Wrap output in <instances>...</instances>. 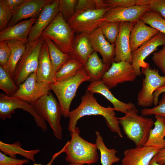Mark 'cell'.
Segmentation results:
<instances>
[{
    "instance_id": "cell-42",
    "label": "cell",
    "mask_w": 165,
    "mask_h": 165,
    "mask_svg": "<svg viewBox=\"0 0 165 165\" xmlns=\"http://www.w3.org/2000/svg\"><path fill=\"white\" fill-rule=\"evenodd\" d=\"M149 10L157 13L165 19V0H149Z\"/></svg>"
},
{
    "instance_id": "cell-21",
    "label": "cell",
    "mask_w": 165,
    "mask_h": 165,
    "mask_svg": "<svg viewBox=\"0 0 165 165\" xmlns=\"http://www.w3.org/2000/svg\"><path fill=\"white\" fill-rule=\"evenodd\" d=\"M159 32L148 26L140 19L134 24L130 33V42L132 52L150 39Z\"/></svg>"
},
{
    "instance_id": "cell-26",
    "label": "cell",
    "mask_w": 165,
    "mask_h": 165,
    "mask_svg": "<svg viewBox=\"0 0 165 165\" xmlns=\"http://www.w3.org/2000/svg\"><path fill=\"white\" fill-rule=\"evenodd\" d=\"M155 118L154 127L150 130L144 145L161 149L165 147V118L158 116Z\"/></svg>"
},
{
    "instance_id": "cell-38",
    "label": "cell",
    "mask_w": 165,
    "mask_h": 165,
    "mask_svg": "<svg viewBox=\"0 0 165 165\" xmlns=\"http://www.w3.org/2000/svg\"><path fill=\"white\" fill-rule=\"evenodd\" d=\"M14 12L5 4L3 0H0V31L6 28L11 20Z\"/></svg>"
},
{
    "instance_id": "cell-47",
    "label": "cell",
    "mask_w": 165,
    "mask_h": 165,
    "mask_svg": "<svg viewBox=\"0 0 165 165\" xmlns=\"http://www.w3.org/2000/svg\"><path fill=\"white\" fill-rule=\"evenodd\" d=\"M65 145L63 148L59 151L54 154L52 156V159L50 162L46 165H43L41 164H37L34 163L33 165H52L54 160L56 158L62 153L64 152L65 149Z\"/></svg>"
},
{
    "instance_id": "cell-8",
    "label": "cell",
    "mask_w": 165,
    "mask_h": 165,
    "mask_svg": "<svg viewBox=\"0 0 165 165\" xmlns=\"http://www.w3.org/2000/svg\"><path fill=\"white\" fill-rule=\"evenodd\" d=\"M110 8L76 10L66 21L75 32L90 34L105 21L104 15Z\"/></svg>"
},
{
    "instance_id": "cell-5",
    "label": "cell",
    "mask_w": 165,
    "mask_h": 165,
    "mask_svg": "<svg viewBox=\"0 0 165 165\" xmlns=\"http://www.w3.org/2000/svg\"><path fill=\"white\" fill-rule=\"evenodd\" d=\"M75 33L59 12L40 37L51 40L63 52L71 55Z\"/></svg>"
},
{
    "instance_id": "cell-30",
    "label": "cell",
    "mask_w": 165,
    "mask_h": 165,
    "mask_svg": "<svg viewBox=\"0 0 165 165\" xmlns=\"http://www.w3.org/2000/svg\"><path fill=\"white\" fill-rule=\"evenodd\" d=\"M96 144L100 153L101 162L102 165H112L120 160L119 157L116 156L117 151L114 148L108 149L105 145L103 138L100 133L96 131Z\"/></svg>"
},
{
    "instance_id": "cell-40",
    "label": "cell",
    "mask_w": 165,
    "mask_h": 165,
    "mask_svg": "<svg viewBox=\"0 0 165 165\" xmlns=\"http://www.w3.org/2000/svg\"><path fill=\"white\" fill-rule=\"evenodd\" d=\"M11 54V51L7 41L0 42V65L4 67L8 62Z\"/></svg>"
},
{
    "instance_id": "cell-45",
    "label": "cell",
    "mask_w": 165,
    "mask_h": 165,
    "mask_svg": "<svg viewBox=\"0 0 165 165\" xmlns=\"http://www.w3.org/2000/svg\"><path fill=\"white\" fill-rule=\"evenodd\" d=\"M161 165H165V147L159 150L151 160Z\"/></svg>"
},
{
    "instance_id": "cell-12",
    "label": "cell",
    "mask_w": 165,
    "mask_h": 165,
    "mask_svg": "<svg viewBox=\"0 0 165 165\" xmlns=\"http://www.w3.org/2000/svg\"><path fill=\"white\" fill-rule=\"evenodd\" d=\"M36 72L31 74L19 86L17 91L13 97L31 104L50 92V84L37 81Z\"/></svg>"
},
{
    "instance_id": "cell-19",
    "label": "cell",
    "mask_w": 165,
    "mask_h": 165,
    "mask_svg": "<svg viewBox=\"0 0 165 165\" xmlns=\"http://www.w3.org/2000/svg\"><path fill=\"white\" fill-rule=\"evenodd\" d=\"M50 0H27L16 10L7 27L18 23L22 20L28 18H35L38 16L44 7L50 2Z\"/></svg>"
},
{
    "instance_id": "cell-18",
    "label": "cell",
    "mask_w": 165,
    "mask_h": 165,
    "mask_svg": "<svg viewBox=\"0 0 165 165\" xmlns=\"http://www.w3.org/2000/svg\"><path fill=\"white\" fill-rule=\"evenodd\" d=\"M89 38L94 51L100 54L105 64L111 66L115 56V44H111L105 38L100 27L91 32Z\"/></svg>"
},
{
    "instance_id": "cell-20",
    "label": "cell",
    "mask_w": 165,
    "mask_h": 165,
    "mask_svg": "<svg viewBox=\"0 0 165 165\" xmlns=\"http://www.w3.org/2000/svg\"><path fill=\"white\" fill-rule=\"evenodd\" d=\"M36 20L31 18L7 27L0 32V41L16 40L28 42L30 30Z\"/></svg>"
},
{
    "instance_id": "cell-37",
    "label": "cell",
    "mask_w": 165,
    "mask_h": 165,
    "mask_svg": "<svg viewBox=\"0 0 165 165\" xmlns=\"http://www.w3.org/2000/svg\"><path fill=\"white\" fill-rule=\"evenodd\" d=\"M141 113L144 116L154 115L165 118V93H163L162 98L156 106L151 108H143Z\"/></svg>"
},
{
    "instance_id": "cell-33",
    "label": "cell",
    "mask_w": 165,
    "mask_h": 165,
    "mask_svg": "<svg viewBox=\"0 0 165 165\" xmlns=\"http://www.w3.org/2000/svg\"><path fill=\"white\" fill-rule=\"evenodd\" d=\"M140 20L165 35V19L159 13L149 10L142 15Z\"/></svg>"
},
{
    "instance_id": "cell-23",
    "label": "cell",
    "mask_w": 165,
    "mask_h": 165,
    "mask_svg": "<svg viewBox=\"0 0 165 165\" xmlns=\"http://www.w3.org/2000/svg\"><path fill=\"white\" fill-rule=\"evenodd\" d=\"M89 34L81 33L75 36L72 45L71 56L83 65L94 51L89 41Z\"/></svg>"
},
{
    "instance_id": "cell-49",
    "label": "cell",
    "mask_w": 165,
    "mask_h": 165,
    "mask_svg": "<svg viewBox=\"0 0 165 165\" xmlns=\"http://www.w3.org/2000/svg\"><path fill=\"white\" fill-rule=\"evenodd\" d=\"M68 165H77L74 164H72L69 163L68 164Z\"/></svg>"
},
{
    "instance_id": "cell-22",
    "label": "cell",
    "mask_w": 165,
    "mask_h": 165,
    "mask_svg": "<svg viewBox=\"0 0 165 165\" xmlns=\"http://www.w3.org/2000/svg\"><path fill=\"white\" fill-rule=\"evenodd\" d=\"M36 79L38 82L49 84L55 81V75L49 56L48 46L44 40L40 53Z\"/></svg>"
},
{
    "instance_id": "cell-14",
    "label": "cell",
    "mask_w": 165,
    "mask_h": 165,
    "mask_svg": "<svg viewBox=\"0 0 165 165\" xmlns=\"http://www.w3.org/2000/svg\"><path fill=\"white\" fill-rule=\"evenodd\" d=\"M59 12V0H51L46 4L31 28L28 42H31L38 39L42 32Z\"/></svg>"
},
{
    "instance_id": "cell-10",
    "label": "cell",
    "mask_w": 165,
    "mask_h": 165,
    "mask_svg": "<svg viewBox=\"0 0 165 165\" xmlns=\"http://www.w3.org/2000/svg\"><path fill=\"white\" fill-rule=\"evenodd\" d=\"M18 108L28 112L33 116L37 126L41 128L43 132L47 130L46 121L31 104L19 98L0 93V118L1 120H4L10 118L12 114Z\"/></svg>"
},
{
    "instance_id": "cell-29",
    "label": "cell",
    "mask_w": 165,
    "mask_h": 165,
    "mask_svg": "<svg viewBox=\"0 0 165 165\" xmlns=\"http://www.w3.org/2000/svg\"><path fill=\"white\" fill-rule=\"evenodd\" d=\"M44 39L48 46L49 56L55 75L56 73L72 56L70 54L63 52L51 40Z\"/></svg>"
},
{
    "instance_id": "cell-46",
    "label": "cell",
    "mask_w": 165,
    "mask_h": 165,
    "mask_svg": "<svg viewBox=\"0 0 165 165\" xmlns=\"http://www.w3.org/2000/svg\"><path fill=\"white\" fill-rule=\"evenodd\" d=\"M165 93V85L157 89L154 92V105L156 106L159 102V97L160 95L162 93Z\"/></svg>"
},
{
    "instance_id": "cell-16",
    "label": "cell",
    "mask_w": 165,
    "mask_h": 165,
    "mask_svg": "<svg viewBox=\"0 0 165 165\" xmlns=\"http://www.w3.org/2000/svg\"><path fill=\"white\" fill-rule=\"evenodd\" d=\"M149 10V5L134 6L128 7H116L109 9L104 17L108 22H128L134 24Z\"/></svg>"
},
{
    "instance_id": "cell-25",
    "label": "cell",
    "mask_w": 165,
    "mask_h": 165,
    "mask_svg": "<svg viewBox=\"0 0 165 165\" xmlns=\"http://www.w3.org/2000/svg\"><path fill=\"white\" fill-rule=\"evenodd\" d=\"M111 66L105 64L94 51L90 56L84 68L91 82L101 81L102 78Z\"/></svg>"
},
{
    "instance_id": "cell-4",
    "label": "cell",
    "mask_w": 165,
    "mask_h": 165,
    "mask_svg": "<svg viewBox=\"0 0 165 165\" xmlns=\"http://www.w3.org/2000/svg\"><path fill=\"white\" fill-rule=\"evenodd\" d=\"M89 81L90 78L82 67L72 78L61 82L55 81L49 85L50 90L58 98L64 117H68L71 104L79 87L82 82Z\"/></svg>"
},
{
    "instance_id": "cell-27",
    "label": "cell",
    "mask_w": 165,
    "mask_h": 165,
    "mask_svg": "<svg viewBox=\"0 0 165 165\" xmlns=\"http://www.w3.org/2000/svg\"><path fill=\"white\" fill-rule=\"evenodd\" d=\"M27 42L16 40L7 41L11 54L8 62L3 67L7 70L13 78L16 65L25 50Z\"/></svg>"
},
{
    "instance_id": "cell-34",
    "label": "cell",
    "mask_w": 165,
    "mask_h": 165,
    "mask_svg": "<svg viewBox=\"0 0 165 165\" xmlns=\"http://www.w3.org/2000/svg\"><path fill=\"white\" fill-rule=\"evenodd\" d=\"M99 27L105 38L111 44H115L119 31V22L105 21Z\"/></svg>"
},
{
    "instance_id": "cell-2",
    "label": "cell",
    "mask_w": 165,
    "mask_h": 165,
    "mask_svg": "<svg viewBox=\"0 0 165 165\" xmlns=\"http://www.w3.org/2000/svg\"><path fill=\"white\" fill-rule=\"evenodd\" d=\"M80 130L76 127L70 132L71 139L65 144L64 152L66 161L77 165H90L97 162L99 159L96 143L89 142L80 136Z\"/></svg>"
},
{
    "instance_id": "cell-6",
    "label": "cell",
    "mask_w": 165,
    "mask_h": 165,
    "mask_svg": "<svg viewBox=\"0 0 165 165\" xmlns=\"http://www.w3.org/2000/svg\"><path fill=\"white\" fill-rule=\"evenodd\" d=\"M44 39L28 42L25 50L16 66L13 79L18 86L32 73L37 72L40 53Z\"/></svg>"
},
{
    "instance_id": "cell-24",
    "label": "cell",
    "mask_w": 165,
    "mask_h": 165,
    "mask_svg": "<svg viewBox=\"0 0 165 165\" xmlns=\"http://www.w3.org/2000/svg\"><path fill=\"white\" fill-rule=\"evenodd\" d=\"M87 90L92 94L98 93L105 97L113 105L115 111L125 114L131 107L133 103H126L117 99L110 89L101 81L91 82Z\"/></svg>"
},
{
    "instance_id": "cell-35",
    "label": "cell",
    "mask_w": 165,
    "mask_h": 165,
    "mask_svg": "<svg viewBox=\"0 0 165 165\" xmlns=\"http://www.w3.org/2000/svg\"><path fill=\"white\" fill-rule=\"evenodd\" d=\"M78 1V0H59V12L66 21L74 14Z\"/></svg>"
},
{
    "instance_id": "cell-48",
    "label": "cell",
    "mask_w": 165,
    "mask_h": 165,
    "mask_svg": "<svg viewBox=\"0 0 165 165\" xmlns=\"http://www.w3.org/2000/svg\"><path fill=\"white\" fill-rule=\"evenodd\" d=\"M150 164L151 165H161L154 161H151V162Z\"/></svg>"
},
{
    "instance_id": "cell-1",
    "label": "cell",
    "mask_w": 165,
    "mask_h": 165,
    "mask_svg": "<svg viewBox=\"0 0 165 165\" xmlns=\"http://www.w3.org/2000/svg\"><path fill=\"white\" fill-rule=\"evenodd\" d=\"M93 94L86 90L81 98L79 105L70 112L68 116V131L71 132L75 129L77 121L81 118L87 116L100 115L105 118L107 127L112 132L117 134L119 137L123 138L114 108L111 106L105 107L101 105Z\"/></svg>"
},
{
    "instance_id": "cell-13",
    "label": "cell",
    "mask_w": 165,
    "mask_h": 165,
    "mask_svg": "<svg viewBox=\"0 0 165 165\" xmlns=\"http://www.w3.org/2000/svg\"><path fill=\"white\" fill-rule=\"evenodd\" d=\"M165 45V35L159 32L150 39L132 52L131 65L137 76L142 74L141 68L147 63L145 59L161 46Z\"/></svg>"
},
{
    "instance_id": "cell-7",
    "label": "cell",
    "mask_w": 165,
    "mask_h": 165,
    "mask_svg": "<svg viewBox=\"0 0 165 165\" xmlns=\"http://www.w3.org/2000/svg\"><path fill=\"white\" fill-rule=\"evenodd\" d=\"M39 115L47 121L58 139L62 138L61 124L62 112L60 104L50 92L31 104Z\"/></svg>"
},
{
    "instance_id": "cell-17",
    "label": "cell",
    "mask_w": 165,
    "mask_h": 165,
    "mask_svg": "<svg viewBox=\"0 0 165 165\" xmlns=\"http://www.w3.org/2000/svg\"><path fill=\"white\" fill-rule=\"evenodd\" d=\"M145 145L125 150L121 165H151V162L160 150Z\"/></svg>"
},
{
    "instance_id": "cell-15",
    "label": "cell",
    "mask_w": 165,
    "mask_h": 165,
    "mask_svg": "<svg viewBox=\"0 0 165 165\" xmlns=\"http://www.w3.org/2000/svg\"><path fill=\"white\" fill-rule=\"evenodd\" d=\"M134 24L128 22H119V31L115 43V56L113 62L125 61L131 64L132 55L130 37Z\"/></svg>"
},
{
    "instance_id": "cell-32",
    "label": "cell",
    "mask_w": 165,
    "mask_h": 165,
    "mask_svg": "<svg viewBox=\"0 0 165 165\" xmlns=\"http://www.w3.org/2000/svg\"><path fill=\"white\" fill-rule=\"evenodd\" d=\"M0 89L6 94L13 97L17 91L19 86L7 70L0 65Z\"/></svg>"
},
{
    "instance_id": "cell-28",
    "label": "cell",
    "mask_w": 165,
    "mask_h": 165,
    "mask_svg": "<svg viewBox=\"0 0 165 165\" xmlns=\"http://www.w3.org/2000/svg\"><path fill=\"white\" fill-rule=\"evenodd\" d=\"M1 151L6 155L16 158V155L19 154L35 162L34 156L40 152L39 149L30 150H25L21 148L20 142L16 141L12 144L6 143L0 141Z\"/></svg>"
},
{
    "instance_id": "cell-9",
    "label": "cell",
    "mask_w": 165,
    "mask_h": 165,
    "mask_svg": "<svg viewBox=\"0 0 165 165\" xmlns=\"http://www.w3.org/2000/svg\"><path fill=\"white\" fill-rule=\"evenodd\" d=\"M141 69L145 78L143 79L142 87L138 94L137 99L138 105L147 107L154 104L155 91L165 85V75H161L157 69L150 68L148 63Z\"/></svg>"
},
{
    "instance_id": "cell-43",
    "label": "cell",
    "mask_w": 165,
    "mask_h": 165,
    "mask_svg": "<svg viewBox=\"0 0 165 165\" xmlns=\"http://www.w3.org/2000/svg\"><path fill=\"white\" fill-rule=\"evenodd\" d=\"M83 9H97L96 0H78L76 10Z\"/></svg>"
},
{
    "instance_id": "cell-39",
    "label": "cell",
    "mask_w": 165,
    "mask_h": 165,
    "mask_svg": "<svg viewBox=\"0 0 165 165\" xmlns=\"http://www.w3.org/2000/svg\"><path fill=\"white\" fill-rule=\"evenodd\" d=\"M152 59L154 63L165 75V45L159 51L153 53Z\"/></svg>"
},
{
    "instance_id": "cell-31",
    "label": "cell",
    "mask_w": 165,
    "mask_h": 165,
    "mask_svg": "<svg viewBox=\"0 0 165 165\" xmlns=\"http://www.w3.org/2000/svg\"><path fill=\"white\" fill-rule=\"evenodd\" d=\"M83 66L82 64L72 57L56 73L55 81L61 82L72 78Z\"/></svg>"
},
{
    "instance_id": "cell-11",
    "label": "cell",
    "mask_w": 165,
    "mask_h": 165,
    "mask_svg": "<svg viewBox=\"0 0 165 165\" xmlns=\"http://www.w3.org/2000/svg\"><path fill=\"white\" fill-rule=\"evenodd\" d=\"M137 75L131 64L125 61L113 62L101 81L109 89L118 84L135 80Z\"/></svg>"
},
{
    "instance_id": "cell-41",
    "label": "cell",
    "mask_w": 165,
    "mask_h": 165,
    "mask_svg": "<svg viewBox=\"0 0 165 165\" xmlns=\"http://www.w3.org/2000/svg\"><path fill=\"white\" fill-rule=\"evenodd\" d=\"M29 162L28 159H19L8 156L0 152V165H23Z\"/></svg>"
},
{
    "instance_id": "cell-36",
    "label": "cell",
    "mask_w": 165,
    "mask_h": 165,
    "mask_svg": "<svg viewBox=\"0 0 165 165\" xmlns=\"http://www.w3.org/2000/svg\"><path fill=\"white\" fill-rule=\"evenodd\" d=\"M110 8L128 7L134 6L148 5L149 0H105Z\"/></svg>"
},
{
    "instance_id": "cell-3",
    "label": "cell",
    "mask_w": 165,
    "mask_h": 165,
    "mask_svg": "<svg viewBox=\"0 0 165 165\" xmlns=\"http://www.w3.org/2000/svg\"><path fill=\"white\" fill-rule=\"evenodd\" d=\"M138 112L133 103L124 116L118 118L125 135L136 146L145 145L154 123L152 119L138 115Z\"/></svg>"
},
{
    "instance_id": "cell-44",
    "label": "cell",
    "mask_w": 165,
    "mask_h": 165,
    "mask_svg": "<svg viewBox=\"0 0 165 165\" xmlns=\"http://www.w3.org/2000/svg\"><path fill=\"white\" fill-rule=\"evenodd\" d=\"M6 6L12 11L14 12L27 0H3Z\"/></svg>"
}]
</instances>
